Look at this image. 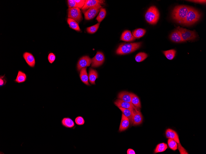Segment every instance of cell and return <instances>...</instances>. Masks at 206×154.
<instances>
[{
  "instance_id": "1",
  "label": "cell",
  "mask_w": 206,
  "mask_h": 154,
  "mask_svg": "<svg viewBox=\"0 0 206 154\" xmlns=\"http://www.w3.org/2000/svg\"><path fill=\"white\" fill-rule=\"evenodd\" d=\"M190 8L185 5L175 6L171 13L172 19L176 22L183 24Z\"/></svg>"
},
{
  "instance_id": "2",
  "label": "cell",
  "mask_w": 206,
  "mask_h": 154,
  "mask_svg": "<svg viewBox=\"0 0 206 154\" xmlns=\"http://www.w3.org/2000/svg\"><path fill=\"white\" fill-rule=\"evenodd\" d=\"M141 45V42L122 43L117 49L116 53L118 55H125L132 53L138 49Z\"/></svg>"
},
{
  "instance_id": "3",
  "label": "cell",
  "mask_w": 206,
  "mask_h": 154,
  "mask_svg": "<svg viewBox=\"0 0 206 154\" xmlns=\"http://www.w3.org/2000/svg\"><path fill=\"white\" fill-rule=\"evenodd\" d=\"M201 16V14L199 11L190 7L183 24L186 26L192 25L197 22Z\"/></svg>"
},
{
  "instance_id": "4",
  "label": "cell",
  "mask_w": 206,
  "mask_h": 154,
  "mask_svg": "<svg viewBox=\"0 0 206 154\" xmlns=\"http://www.w3.org/2000/svg\"><path fill=\"white\" fill-rule=\"evenodd\" d=\"M145 18L149 24H155L159 17V13L157 8L154 6H150L147 10L145 15Z\"/></svg>"
},
{
  "instance_id": "5",
  "label": "cell",
  "mask_w": 206,
  "mask_h": 154,
  "mask_svg": "<svg viewBox=\"0 0 206 154\" xmlns=\"http://www.w3.org/2000/svg\"><path fill=\"white\" fill-rule=\"evenodd\" d=\"M176 29L180 32L183 41L194 40L196 37V35L194 31H192L178 26Z\"/></svg>"
},
{
  "instance_id": "6",
  "label": "cell",
  "mask_w": 206,
  "mask_h": 154,
  "mask_svg": "<svg viewBox=\"0 0 206 154\" xmlns=\"http://www.w3.org/2000/svg\"><path fill=\"white\" fill-rule=\"evenodd\" d=\"M68 10V18H72L78 22L81 21L82 17L80 9L77 7L69 8Z\"/></svg>"
},
{
  "instance_id": "7",
  "label": "cell",
  "mask_w": 206,
  "mask_h": 154,
  "mask_svg": "<svg viewBox=\"0 0 206 154\" xmlns=\"http://www.w3.org/2000/svg\"><path fill=\"white\" fill-rule=\"evenodd\" d=\"M101 8V5H98L89 8L84 14L85 19L89 20L94 18L98 14Z\"/></svg>"
},
{
  "instance_id": "8",
  "label": "cell",
  "mask_w": 206,
  "mask_h": 154,
  "mask_svg": "<svg viewBox=\"0 0 206 154\" xmlns=\"http://www.w3.org/2000/svg\"><path fill=\"white\" fill-rule=\"evenodd\" d=\"M105 60V57L101 52L98 51L95 56L92 59L91 66L97 67L101 65Z\"/></svg>"
},
{
  "instance_id": "9",
  "label": "cell",
  "mask_w": 206,
  "mask_h": 154,
  "mask_svg": "<svg viewBox=\"0 0 206 154\" xmlns=\"http://www.w3.org/2000/svg\"><path fill=\"white\" fill-rule=\"evenodd\" d=\"M92 63V59L88 56H84L79 60L77 64V69L80 71L82 68L89 66Z\"/></svg>"
},
{
  "instance_id": "10",
  "label": "cell",
  "mask_w": 206,
  "mask_h": 154,
  "mask_svg": "<svg viewBox=\"0 0 206 154\" xmlns=\"http://www.w3.org/2000/svg\"><path fill=\"white\" fill-rule=\"evenodd\" d=\"M23 57L28 65L31 67L33 68L35 64V57L31 53L26 52L23 54Z\"/></svg>"
},
{
  "instance_id": "11",
  "label": "cell",
  "mask_w": 206,
  "mask_h": 154,
  "mask_svg": "<svg viewBox=\"0 0 206 154\" xmlns=\"http://www.w3.org/2000/svg\"><path fill=\"white\" fill-rule=\"evenodd\" d=\"M114 104L118 107L135 110L139 109L135 107L131 103L125 102L119 99H117L114 101Z\"/></svg>"
},
{
  "instance_id": "12",
  "label": "cell",
  "mask_w": 206,
  "mask_h": 154,
  "mask_svg": "<svg viewBox=\"0 0 206 154\" xmlns=\"http://www.w3.org/2000/svg\"><path fill=\"white\" fill-rule=\"evenodd\" d=\"M143 121V117L140 110H134V114L132 121V125L136 126L141 124Z\"/></svg>"
},
{
  "instance_id": "13",
  "label": "cell",
  "mask_w": 206,
  "mask_h": 154,
  "mask_svg": "<svg viewBox=\"0 0 206 154\" xmlns=\"http://www.w3.org/2000/svg\"><path fill=\"white\" fill-rule=\"evenodd\" d=\"M103 2L104 1L102 0H85L84 5L82 8V10H85L97 5L102 4Z\"/></svg>"
},
{
  "instance_id": "14",
  "label": "cell",
  "mask_w": 206,
  "mask_h": 154,
  "mask_svg": "<svg viewBox=\"0 0 206 154\" xmlns=\"http://www.w3.org/2000/svg\"><path fill=\"white\" fill-rule=\"evenodd\" d=\"M61 123L63 126L67 128L74 129L76 127L73 120L68 117L63 118Z\"/></svg>"
},
{
  "instance_id": "15",
  "label": "cell",
  "mask_w": 206,
  "mask_h": 154,
  "mask_svg": "<svg viewBox=\"0 0 206 154\" xmlns=\"http://www.w3.org/2000/svg\"><path fill=\"white\" fill-rule=\"evenodd\" d=\"M130 124L129 119L122 113L119 131L121 132L125 131L129 128Z\"/></svg>"
},
{
  "instance_id": "16",
  "label": "cell",
  "mask_w": 206,
  "mask_h": 154,
  "mask_svg": "<svg viewBox=\"0 0 206 154\" xmlns=\"http://www.w3.org/2000/svg\"><path fill=\"white\" fill-rule=\"evenodd\" d=\"M165 134L167 138L172 139L175 141L178 144H180L178 135L175 131L170 128H168L166 130Z\"/></svg>"
},
{
  "instance_id": "17",
  "label": "cell",
  "mask_w": 206,
  "mask_h": 154,
  "mask_svg": "<svg viewBox=\"0 0 206 154\" xmlns=\"http://www.w3.org/2000/svg\"><path fill=\"white\" fill-rule=\"evenodd\" d=\"M170 38L172 41L176 43L184 42L180 32L177 29L175 30L170 35Z\"/></svg>"
},
{
  "instance_id": "18",
  "label": "cell",
  "mask_w": 206,
  "mask_h": 154,
  "mask_svg": "<svg viewBox=\"0 0 206 154\" xmlns=\"http://www.w3.org/2000/svg\"><path fill=\"white\" fill-rule=\"evenodd\" d=\"M136 38L133 36L131 31L126 30L122 33L120 40L125 41H132L135 40Z\"/></svg>"
},
{
  "instance_id": "19",
  "label": "cell",
  "mask_w": 206,
  "mask_h": 154,
  "mask_svg": "<svg viewBox=\"0 0 206 154\" xmlns=\"http://www.w3.org/2000/svg\"><path fill=\"white\" fill-rule=\"evenodd\" d=\"M118 108L121 111L122 113L129 119L130 124H132L134 109H125L121 107Z\"/></svg>"
},
{
  "instance_id": "20",
  "label": "cell",
  "mask_w": 206,
  "mask_h": 154,
  "mask_svg": "<svg viewBox=\"0 0 206 154\" xmlns=\"http://www.w3.org/2000/svg\"><path fill=\"white\" fill-rule=\"evenodd\" d=\"M118 99L123 101L131 103V93L126 91H122L119 93L117 96Z\"/></svg>"
},
{
  "instance_id": "21",
  "label": "cell",
  "mask_w": 206,
  "mask_h": 154,
  "mask_svg": "<svg viewBox=\"0 0 206 154\" xmlns=\"http://www.w3.org/2000/svg\"><path fill=\"white\" fill-rule=\"evenodd\" d=\"M27 79V74L22 71L18 70L16 78L14 81L15 83L20 84L25 82Z\"/></svg>"
},
{
  "instance_id": "22",
  "label": "cell",
  "mask_w": 206,
  "mask_h": 154,
  "mask_svg": "<svg viewBox=\"0 0 206 154\" xmlns=\"http://www.w3.org/2000/svg\"><path fill=\"white\" fill-rule=\"evenodd\" d=\"M89 82L93 85H95V81L98 77V74L97 71L90 68L89 73Z\"/></svg>"
},
{
  "instance_id": "23",
  "label": "cell",
  "mask_w": 206,
  "mask_h": 154,
  "mask_svg": "<svg viewBox=\"0 0 206 154\" xmlns=\"http://www.w3.org/2000/svg\"><path fill=\"white\" fill-rule=\"evenodd\" d=\"M80 77L82 82L87 85H90L88 82L89 77L86 71V67L82 68L80 70Z\"/></svg>"
},
{
  "instance_id": "24",
  "label": "cell",
  "mask_w": 206,
  "mask_h": 154,
  "mask_svg": "<svg viewBox=\"0 0 206 154\" xmlns=\"http://www.w3.org/2000/svg\"><path fill=\"white\" fill-rule=\"evenodd\" d=\"M131 103L136 108L139 109L141 108V104L139 97L134 94L131 93Z\"/></svg>"
},
{
  "instance_id": "25",
  "label": "cell",
  "mask_w": 206,
  "mask_h": 154,
  "mask_svg": "<svg viewBox=\"0 0 206 154\" xmlns=\"http://www.w3.org/2000/svg\"><path fill=\"white\" fill-rule=\"evenodd\" d=\"M67 22L71 28L78 31L80 30L78 24L74 19L68 18L67 19Z\"/></svg>"
},
{
  "instance_id": "26",
  "label": "cell",
  "mask_w": 206,
  "mask_h": 154,
  "mask_svg": "<svg viewBox=\"0 0 206 154\" xmlns=\"http://www.w3.org/2000/svg\"><path fill=\"white\" fill-rule=\"evenodd\" d=\"M146 30L142 28L136 29L132 31V34L136 38H139L144 35Z\"/></svg>"
},
{
  "instance_id": "27",
  "label": "cell",
  "mask_w": 206,
  "mask_h": 154,
  "mask_svg": "<svg viewBox=\"0 0 206 154\" xmlns=\"http://www.w3.org/2000/svg\"><path fill=\"white\" fill-rule=\"evenodd\" d=\"M163 53L167 59L172 60L175 56L176 51L174 49H171L163 51Z\"/></svg>"
},
{
  "instance_id": "28",
  "label": "cell",
  "mask_w": 206,
  "mask_h": 154,
  "mask_svg": "<svg viewBox=\"0 0 206 154\" xmlns=\"http://www.w3.org/2000/svg\"><path fill=\"white\" fill-rule=\"evenodd\" d=\"M167 148V144L164 143L158 144L156 146L154 151V153L165 151Z\"/></svg>"
},
{
  "instance_id": "29",
  "label": "cell",
  "mask_w": 206,
  "mask_h": 154,
  "mask_svg": "<svg viewBox=\"0 0 206 154\" xmlns=\"http://www.w3.org/2000/svg\"><path fill=\"white\" fill-rule=\"evenodd\" d=\"M148 57L147 54L144 52H139L135 56V60L137 62H140L145 60Z\"/></svg>"
},
{
  "instance_id": "30",
  "label": "cell",
  "mask_w": 206,
  "mask_h": 154,
  "mask_svg": "<svg viewBox=\"0 0 206 154\" xmlns=\"http://www.w3.org/2000/svg\"><path fill=\"white\" fill-rule=\"evenodd\" d=\"M106 11L105 9L101 8L99 13L96 18V20L100 23L105 18L106 15Z\"/></svg>"
},
{
  "instance_id": "31",
  "label": "cell",
  "mask_w": 206,
  "mask_h": 154,
  "mask_svg": "<svg viewBox=\"0 0 206 154\" xmlns=\"http://www.w3.org/2000/svg\"><path fill=\"white\" fill-rule=\"evenodd\" d=\"M168 145L170 148L173 151H175L178 148L177 143L174 140L168 139L167 141Z\"/></svg>"
},
{
  "instance_id": "32",
  "label": "cell",
  "mask_w": 206,
  "mask_h": 154,
  "mask_svg": "<svg viewBox=\"0 0 206 154\" xmlns=\"http://www.w3.org/2000/svg\"><path fill=\"white\" fill-rule=\"evenodd\" d=\"M100 25V23H98L92 26L87 27L86 29L87 31L90 34H93L97 30Z\"/></svg>"
},
{
  "instance_id": "33",
  "label": "cell",
  "mask_w": 206,
  "mask_h": 154,
  "mask_svg": "<svg viewBox=\"0 0 206 154\" xmlns=\"http://www.w3.org/2000/svg\"><path fill=\"white\" fill-rule=\"evenodd\" d=\"M76 124L79 126L83 125L85 123V120L83 117L81 116H78L75 119Z\"/></svg>"
},
{
  "instance_id": "34",
  "label": "cell",
  "mask_w": 206,
  "mask_h": 154,
  "mask_svg": "<svg viewBox=\"0 0 206 154\" xmlns=\"http://www.w3.org/2000/svg\"><path fill=\"white\" fill-rule=\"evenodd\" d=\"M7 82V78L5 74L3 76L0 75V87L5 85Z\"/></svg>"
},
{
  "instance_id": "35",
  "label": "cell",
  "mask_w": 206,
  "mask_h": 154,
  "mask_svg": "<svg viewBox=\"0 0 206 154\" xmlns=\"http://www.w3.org/2000/svg\"><path fill=\"white\" fill-rule=\"evenodd\" d=\"M56 59V56L52 53H50L48 56V60L49 62L52 64Z\"/></svg>"
},
{
  "instance_id": "36",
  "label": "cell",
  "mask_w": 206,
  "mask_h": 154,
  "mask_svg": "<svg viewBox=\"0 0 206 154\" xmlns=\"http://www.w3.org/2000/svg\"><path fill=\"white\" fill-rule=\"evenodd\" d=\"M68 6L69 8L77 7L76 3L75 0H68L67 1Z\"/></svg>"
},
{
  "instance_id": "37",
  "label": "cell",
  "mask_w": 206,
  "mask_h": 154,
  "mask_svg": "<svg viewBox=\"0 0 206 154\" xmlns=\"http://www.w3.org/2000/svg\"><path fill=\"white\" fill-rule=\"evenodd\" d=\"M75 1L76 3L77 8H79V9H82L84 5L85 0H75Z\"/></svg>"
},
{
  "instance_id": "38",
  "label": "cell",
  "mask_w": 206,
  "mask_h": 154,
  "mask_svg": "<svg viewBox=\"0 0 206 154\" xmlns=\"http://www.w3.org/2000/svg\"><path fill=\"white\" fill-rule=\"evenodd\" d=\"M188 1L202 4L206 3V0H189Z\"/></svg>"
},
{
  "instance_id": "39",
  "label": "cell",
  "mask_w": 206,
  "mask_h": 154,
  "mask_svg": "<svg viewBox=\"0 0 206 154\" xmlns=\"http://www.w3.org/2000/svg\"><path fill=\"white\" fill-rule=\"evenodd\" d=\"M127 154H135V152L132 149L129 148L128 149L127 151Z\"/></svg>"
}]
</instances>
